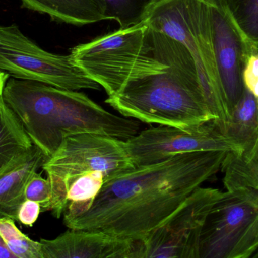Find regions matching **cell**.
I'll list each match as a JSON object with an SVG mask.
<instances>
[{
  "label": "cell",
  "instance_id": "obj_1",
  "mask_svg": "<svg viewBox=\"0 0 258 258\" xmlns=\"http://www.w3.org/2000/svg\"><path fill=\"white\" fill-rule=\"evenodd\" d=\"M227 153H184L136 167L104 183L91 209L65 226L119 240L143 239L221 169Z\"/></svg>",
  "mask_w": 258,
  "mask_h": 258
},
{
  "label": "cell",
  "instance_id": "obj_2",
  "mask_svg": "<svg viewBox=\"0 0 258 258\" xmlns=\"http://www.w3.org/2000/svg\"><path fill=\"white\" fill-rule=\"evenodd\" d=\"M3 98L33 145L48 158L71 135L97 134L127 141L139 129L136 121L107 111L82 92L39 82L9 78Z\"/></svg>",
  "mask_w": 258,
  "mask_h": 258
},
{
  "label": "cell",
  "instance_id": "obj_3",
  "mask_svg": "<svg viewBox=\"0 0 258 258\" xmlns=\"http://www.w3.org/2000/svg\"><path fill=\"white\" fill-rule=\"evenodd\" d=\"M168 63L165 71L132 83L106 103L147 124L188 128L215 121L192 55L174 39Z\"/></svg>",
  "mask_w": 258,
  "mask_h": 258
},
{
  "label": "cell",
  "instance_id": "obj_4",
  "mask_svg": "<svg viewBox=\"0 0 258 258\" xmlns=\"http://www.w3.org/2000/svg\"><path fill=\"white\" fill-rule=\"evenodd\" d=\"M172 41L142 22L80 44L69 55L110 97L138 80L165 71Z\"/></svg>",
  "mask_w": 258,
  "mask_h": 258
},
{
  "label": "cell",
  "instance_id": "obj_5",
  "mask_svg": "<svg viewBox=\"0 0 258 258\" xmlns=\"http://www.w3.org/2000/svg\"><path fill=\"white\" fill-rule=\"evenodd\" d=\"M143 23L186 47L215 122L225 125L228 116L215 65L210 0H156Z\"/></svg>",
  "mask_w": 258,
  "mask_h": 258
},
{
  "label": "cell",
  "instance_id": "obj_6",
  "mask_svg": "<svg viewBox=\"0 0 258 258\" xmlns=\"http://www.w3.org/2000/svg\"><path fill=\"white\" fill-rule=\"evenodd\" d=\"M135 168L123 140L91 133L67 137L42 165L52 191L50 211L55 218L63 215L68 188L83 174L101 171L107 183Z\"/></svg>",
  "mask_w": 258,
  "mask_h": 258
},
{
  "label": "cell",
  "instance_id": "obj_7",
  "mask_svg": "<svg viewBox=\"0 0 258 258\" xmlns=\"http://www.w3.org/2000/svg\"><path fill=\"white\" fill-rule=\"evenodd\" d=\"M257 250L258 191L223 192L202 226L198 258H249Z\"/></svg>",
  "mask_w": 258,
  "mask_h": 258
},
{
  "label": "cell",
  "instance_id": "obj_8",
  "mask_svg": "<svg viewBox=\"0 0 258 258\" xmlns=\"http://www.w3.org/2000/svg\"><path fill=\"white\" fill-rule=\"evenodd\" d=\"M0 71L11 78L39 82L71 91L99 90L70 55L42 49L16 24L0 25Z\"/></svg>",
  "mask_w": 258,
  "mask_h": 258
},
{
  "label": "cell",
  "instance_id": "obj_9",
  "mask_svg": "<svg viewBox=\"0 0 258 258\" xmlns=\"http://www.w3.org/2000/svg\"><path fill=\"white\" fill-rule=\"evenodd\" d=\"M125 142L135 168L153 165L184 153L212 151L239 153L237 147L214 121L188 128L159 125L141 131Z\"/></svg>",
  "mask_w": 258,
  "mask_h": 258
},
{
  "label": "cell",
  "instance_id": "obj_10",
  "mask_svg": "<svg viewBox=\"0 0 258 258\" xmlns=\"http://www.w3.org/2000/svg\"><path fill=\"white\" fill-rule=\"evenodd\" d=\"M222 191L200 187L145 238L142 258H198L202 226Z\"/></svg>",
  "mask_w": 258,
  "mask_h": 258
},
{
  "label": "cell",
  "instance_id": "obj_11",
  "mask_svg": "<svg viewBox=\"0 0 258 258\" xmlns=\"http://www.w3.org/2000/svg\"><path fill=\"white\" fill-rule=\"evenodd\" d=\"M210 7L215 65L229 122L243 93L245 63L258 46L236 25L224 0H210Z\"/></svg>",
  "mask_w": 258,
  "mask_h": 258
},
{
  "label": "cell",
  "instance_id": "obj_12",
  "mask_svg": "<svg viewBox=\"0 0 258 258\" xmlns=\"http://www.w3.org/2000/svg\"><path fill=\"white\" fill-rule=\"evenodd\" d=\"M47 159L33 145L0 168V218L18 221V211L26 200V186Z\"/></svg>",
  "mask_w": 258,
  "mask_h": 258
},
{
  "label": "cell",
  "instance_id": "obj_13",
  "mask_svg": "<svg viewBox=\"0 0 258 258\" xmlns=\"http://www.w3.org/2000/svg\"><path fill=\"white\" fill-rule=\"evenodd\" d=\"M118 240L99 232L70 230L39 242L44 258H100Z\"/></svg>",
  "mask_w": 258,
  "mask_h": 258
},
{
  "label": "cell",
  "instance_id": "obj_14",
  "mask_svg": "<svg viewBox=\"0 0 258 258\" xmlns=\"http://www.w3.org/2000/svg\"><path fill=\"white\" fill-rule=\"evenodd\" d=\"M22 7L48 15L53 21L71 25L95 24L106 20L99 0H21Z\"/></svg>",
  "mask_w": 258,
  "mask_h": 258
},
{
  "label": "cell",
  "instance_id": "obj_15",
  "mask_svg": "<svg viewBox=\"0 0 258 258\" xmlns=\"http://www.w3.org/2000/svg\"><path fill=\"white\" fill-rule=\"evenodd\" d=\"M222 133L237 147L239 154L249 150L257 141L258 104L246 88H244L242 97Z\"/></svg>",
  "mask_w": 258,
  "mask_h": 258
},
{
  "label": "cell",
  "instance_id": "obj_16",
  "mask_svg": "<svg viewBox=\"0 0 258 258\" xmlns=\"http://www.w3.org/2000/svg\"><path fill=\"white\" fill-rule=\"evenodd\" d=\"M221 170L227 190L246 187L258 191V138L251 148L241 154L227 153Z\"/></svg>",
  "mask_w": 258,
  "mask_h": 258
},
{
  "label": "cell",
  "instance_id": "obj_17",
  "mask_svg": "<svg viewBox=\"0 0 258 258\" xmlns=\"http://www.w3.org/2000/svg\"><path fill=\"white\" fill-rule=\"evenodd\" d=\"M104 183V174L101 171L86 173L72 182L68 188L67 206L63 214L64 224L77 219L91 209Z\"/></svg>",
  "mask_w": 258,
  "mask_h": 258
},
{
  "label": "cell",
  "instance_id": "obj_18",
  "mask_svg": "<svg viewBox=\"0 0 258 258\" xmlns=\"http://www.w3.org/2000/svg\"><path fill=\"white\" fill-rule=\"evenodd\" d=\"M33 145L16 115L3 100L0 107V168Z\"/></svg>",
  "mask_w": 258,
  "mask_h": 258
},
{
  "label": "cell",
  "instance_id": "obj_19",
  "mask_svg": "<svg viewBox=\"0 0 258 258\" xmlns=\"http://www.w3.org/2000/svg\"><path fill=\"white\" fill-rule=\"evenodd\" d=\"M106 20L117 21L120 28H128L143 22L156 0H99Z\"/></svg>",
  "mask_w": 258,
  "mask_h": 258
},
{
  "label": "cell",
  "instance_id": "obj_20",
  "mask_svg": "<svg viewBox=\"0 0 258 258\" xmlns=\"http://www.w3.org/2000/svg\"><path fill=\"white\" fill-rule=\"evenodd\" d=\"M0 236L16 257L44 258L40 242L32 240L21 233L13 220L0 218Z\"/></svg>",
  "mask_w": 258,
  "mask_h": 258
},
{
  "label": "cell",
  "instance_id": "obj_21",
  "mask_svg": "<svg viewBox=\"0 0 258 258\" xmlns=\"http://www.w3.org/2000/svg\"><path fill=\"white\" fill-rule=\"evenodd\" d=\"M233 21L248 40L258 46V0H224Z\"/></svg>",
  "mask_w": 258,
  "mask_h": 258
},
{
  "label": "cell",
  "instance_id": "obj_22",
  "mask_svg": "<svg viewBox=\"0 0 258 258\" xmlns=\"http://www.w3.org/2000/svg\"><path fill=\"white\" fill-rule=\"evenodd\" d=\"M26 200L36 202L41 206V212L50 211L52 191L48 178H43L36 172L30 179L25 188Z\"/></svg>",
  "mask_w": 258,
  "mask_h": 258
},
{
  "label": "cell",
  "instance_id": "obj_23",
  "mask_svg": "<svg viewBox=\"0 0 258 258\" xmlns=\"http://www.w3.org/2000/svg\"><path fill=\"white\" fill-rule=\"evenodd\" d=\"M142 239L118 240L100 258H142Z\"/></svg>",
  "mask_w": 258,
  "mask_h": 258
},
{
  "label": "cell",
  "instance_id": "obj_24",
  "mask_svg": "<svg viewBox=\"0 0 258 258\" xmlns=\"http://www.w3.org/2000/svg\"><path fill=\"white\" fill-rule=\"evenodd\" d=\"M244 86L252 94L258 104V53L250 56L242 74Z\"/></svg>",
  "mask_w": 258,
  "mask_h": 258
},
{
  "label": "cell",
  "instance_id": "obj_25",
  "mask_svg": "<svg viewBox=\"0 0 258 258\" xmlns=\"http://www.w3.org/2000/svg\"><path fill=\"white\" fill-rule=\"evenodd\" d=\"M41 212V206L36 202L26 200L20 207L18 221L27 227H32L37 221Z\"/></svg>",
  "mask_w": 258,
  "mask_h": 258
},
{
  "label": "cell",
  "instance_id": "obj_26",
  "mask_svg": "<svg viewBox=\"0 0 258 258\" xmlns=\"http://www.w3.org/2000/svg\"><path fill=\"white\" fill-rule=\"evenodd\" d=\"M0 258H19L16 257L5 243L3 239L0 236Z\"/></svg>",
  "mask_w": 258,
  "mask_h": 258
},
{
  "label": "cell",
  "instance_id": "obj_27",
  "mask_svg": "<svg viewBox=\"0 0 258 258\" xmlns=\"http://www.w3.org/2000/svg\"><path fill=\"white\" fill-rule=\"evenodd\" d=\"M9 78L10 77L7 74L3 72V71H0V97L3 96L5 86H6V82Z\"/></svg>",
  "mask_w": 258,
  "mask_h": 258
},
{
  "label": "cell",
  "instance_id": "obj_28",
  "mask_svg": "<svg viewBox=\"0 0 258 258\" xmlns=\"http://www.w3.org/2000/svg\"><path fill=\"white\" fill-rule=\"evenodd\" d=\"M249 258H258V250L255 253L252 254Z\"/></svg>",
  "mask_w": 258,
  "mask_h": 258
},
{
  "label": "cell",
  "instance_id": "obj_29",
  "mask_svg": "<svg viewBox=\"0 0 258 258\" xmlns=\"http://www.w3.org/2000/svg\"><path fill=\"white\" fill-rule=\"evenodd\" d=\"M3 96L0 97V107H1L2 103H3Z\"/></svg>",
  "mask_w": 258,
  "mask_h": 258
}]
</instances>
